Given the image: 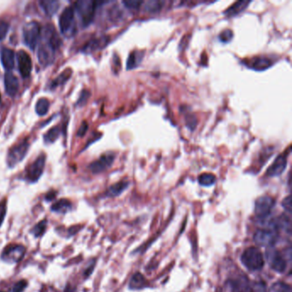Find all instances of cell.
<instances>
[{
  "instance_id": "obj_41",
  "label": "cell",
  "mask_w": 292,
  "mask_h": 292,
  "mask_svg": "<svg viewBox=\"0 0 292 292\" xmlns=\"http://www.w3.org/2000/svg\"><path fill=\"white\" fill-rule=\"evenodd\" d=\"M88 129V125L87 124V122H82L81 126L79 128L78 131H77V136L79 137H81V136H85V134L87 133V130Z\"/></svg>"
},
{
  "instance_id": "obj_45",
  "label": "cell",
  "mask_w": 292,
  "mask_h": 292,
  "mask_svg": "<svg viewBox=\"0 0 292 292\" xmlns=\"http://www.w3.org/2000/svg\"><path fill=\"white\" fill-rule=\"evenodd\" d=\"M0 101H1V94H0Z\"/></svg>"
},
{
  "instance_id": "obj_37",
  "label": "cell",
  "mask_w": 292,
  "mask_h": 292,
  "mask_svg": "<svg viewBox=\"0 0 292 292\" xmlns=\"http://www.w3.org/2000/svg\"><path fill=\"white\" fill-rule=\"evenodd\" d=\"M123 4L125 5L126 8H129V9L138 10L142 6L143 2L142 1H133V0L131 1V0H130V1H123Z\"/></svg>"
},
{
  "instance_id": "obj_46",
  "label": "cell",
  "mask_w": 292,
  "mask_h": 292,
  "mask_svg": "<svg viewBox=\"0 0 292 292\" xmlns=\"http://www.w3.org/2000/svg\"><path fill=\"white\" fill-rule=\"evenodd\" d=\"M0 292H4V291H0Z\"/></svg>"
},
{
  "instance_id": "obj_39",
  "label": "cell",
  "mask_w": 292,
  "mask_h": 292,
  "mask_svg": "<svg viewBox=\"0 0 292 292\" xmlns=\"http://www.w3.org/2000/svg\"><path fill=\"white\" fill-rule=\"evenodd\" d=\"M27 286H28V282L26 280L23 279V280L18 281V283H15L12 292H24Z\"/></svg>"
},
{
  "instance_id": "obj_25",
  "label": "cell",
  "mask_w": 292,
  "mask_h": 292,
  "mask_svg": "<svg viewBox=\"0 0 292 292\" xmlns=\"http://www.w3.org/2000/svg\"><path fill=\"white\" fill-rule=\"evenodd\" d=\"M40 5H41V8L43 10L44 12L48 17H52L53 15L55 14L56 12H58V8H59V3H58V1H54V0L41 1Z\"/></svg>"
},
{
  "instance_id": "obj_24",
  "label": "cell",
  "mask_w": 292,
  "mask_h": 292,
  "mask_svg": "<svg viewBox=\"0 0 292 292\" xmlns=\"http://www.w3.org/2000/svg\"><path fill=\"white\" fill-rule=\"evenodd\" d=\"M71 208H72V204L69 200L61 199L56 202L51 207V210L52 212L59 213V214H66L67 212L70 211Z\"/></svg>"
},
{
  "instance_id": "obj_38",
  "label": "cell",
  "mask_w": 292,
  "mask_h": 292,
  "mask_svg": "<svg viewBox=\"0 0 292 292\" xmlns=\"http://www.w3.org/2000/svg\"><path fill=\"white\" fill-rule=\"evenodd\" d=\"M7 213V203L6 200L0 202V226H2Z\"/></svg>"
},
{
  "instance_id": "obj_43",
  "label": "cell",
  "mask_w": 292,
  "mask_h": 292,
  "mask_svg": "<svg viewBox=\"0 0 292 292\" xmlns=\"http://www.w3.org/2000/svg\"><path fill=\"white\" fill-rule=\"evenodd\" d=\"M64 292H76V289L75 287L72 286L71 284H67L65 289H64Z\"/></svg>"
},
{
  "instance_id": "obj_7",
  "label": "cell",
  "mask_w": 292,
  "mask_h": 292,
  "mask_svg": "<svg viewBox=\"0 0 292 292\" xmlns=\"http://www.w3.org/2000/svg\"><path fill=\"white\" fill-rule=\"evenodd\" d=\"M266 260L269 266L275 272L283 273L287 268L286 259L280 252L270 247L266 252Z\"/></svg>"
},
{
  "instance_id": "obj_26",
  "label": "cell",
  "mask_w": 292,
  "mask_h": 292,
  "mask_svg": "<svg viewBox=\"0 0 292 292\" xmlns=\"http://www.w3.org/2000/svg\"><path fill=\"white\" fill-rule=\"evenodd\" d=\"M165 3V2L164 1H159V0H149V1L143 3L144 4L143 8H144L145 12H148V13H156L162 9Z\"/></svg>"
},
{
  "instance_id": "obj_18",
  "label": "cell",
  "mask_w": 292,
  "mask_h": 292,
  "mask_svg": "<svg viewBox=\"0 0 292 292\" xmlns=\"http://www.w3.org/2000/svg\"><path fill=\"white\" fill-rule=\"evenodd\" d=\"M0 58L4 68L7 70H12L15 66V52L9 48H4L0 53Z\"/></svg>"
},
{
  "instance_id": "obj_34",
  "label": "cell",
  "mask_w": 292,
  "mask_h": 292,
  "mask_svg": "<svg viewBox=\"0 0 292 292\" xmlns=\"http://www.w3.org/2000/svg\"><path fill=\"white\" fill-rule=\"evenodd\" d=\"M185 120L187 127L191 130H194L197 125V117L194 116V114H188L186 115Z\"/></svg>"
},
{
  "instance_id": "obj_3",
  "label": "cell",
  "mask_w": 292,
  "mask_h": 292,
  "mask_svg": "<svg viewBox=\"0 0 292 292\" xmlns=\"http://www.w3.org/2000/svg\"><path fill=\"white\" fill-rule=\"evenodd\" d=\"M99 2L90 0H81L75 3V11L80 17L82 26L87 27L93 22Z\"/></svg>"
},
{
  "instance_id": "obj_13",
  "label": "cell",
  "mask_w": 292,
  "mask_h": 292,
  "mask_svg": "<svg viewBox=\"0 0 292 292\" xmlns=\"http://www.w3.org/2000/svg\"><path fill=\"white\" fill-rule=\"evenodd\" d=\"M115 160V153L113 152H108L100 157V159L91 163L89 165L90 171L93 173L99 174L107 171V169L113 165Z\"/></svg>"
},
{
  "instance_id": "obj_35",
  "label": "cell",
  "mask_w": 292,
  "mask_h": 292,
  "mask_svg": "<svg viewBox=\"0 0 292 292\" xmlns=\"http://www.w3.org/2000/svg\"><path fill=\"white\" fill-rule=\"evenodd\" d=\"M90 97V92L87 90H83L81 93V95L79 97L78 101L76 102L77 107H82L87 103Z\"/></svg>"
},
{
  "instance_id": "obj_30",
  "label": "cell",
  "mask_w": 292,
  "mask_h": 292,
  "mask_svg": "<svg viewBox=\"0 0 292 292\" xmlns=\"http://www.w3.org/2000/svg\"><path fill=\"white\" fill-rule=\"evenodd\" d=\"M60 129L59 127H53L44 136V141L47 143H52L58 139V136L60 135Z\"/></svg>"
},
{
  "instance_id": "obj_12",
  "label": "cell",
  "mask_w": 292,
  "mask_h": 292,
  "mask_svg": "<svg viewBox=\"0 0 292 292\" xmlns=\"http://www.w3.org/2000/svg\"><path fill=\"white\" fill-rule=\"evenodd\" d=\"M278 239L277 232L271 230H258L254 235V241L257 245L261 247H272Z\"/></svg>"
},
{
  "instance_id": "obj_17",
  "label": "cell",
  "mask_w": 292,
  "mask_h": 292,
  "mask_svg": "<svg viewBox=\"0 0 292 292\" xmlns=\"http://www.w3.org/2000/svg\"><path fill=\"white\" fill-rule=\"evenodd\" d=\"M5 87L6 92L11 97H14L19 90V81L16 75L12 72L6 73L5 75Z\"/></svg>"
},
{
  "instance_id": "obj_1",
  "label": "cell",
  "mask_w": 292,
  "mask_h": 292,
  "mask_svg": "<svg viewBox=\"0 0 292 292\" xmlns=\"http://www.w3.org/2000/svg\"><path fill=\"white\" fill-rule=\"evenodd\" d=\"M41 39V44L38 50V58L41 65L48 66L55 60L56 53L62 42L55 28L52 24H47L44 28Z\"/></svg>"
},
{
  "instance_id": "obj_9",
  "label": "cell",
  "mask_w": 292,
  "mask_h": 292,
  "mask_svg": "<svg viewBox=\"0 0 292 292\" xmlns=\"http://www.w3.org/2000/svg\"><path fill=\"white\" fill-rule=\"evenodd\" d=\"M47 156L45 153H41L37 159L29 165L26 171V179L30 182H37L43 174L45 165H46Z\"/></svg>"
},
{
  "instance_id": "obj_22",
  "label": "cell",
  "mask_w": 292,
  "mask_h": 292,
  "mask_svg": "<svg viewBox=\"0 0 292 292\" xmlns=\"http://www.w3.org/2000/svg\"><path fill=\"white\" fill-rule=\"evenodd\" d=\"M232 290L233 292H249L250 286L248 278L245 276L237 277V279L232 282Z\"/></svg>"
},
{
  "instance_id": "obj_8",
  "label": "cell",
  "mask_w": 292,
  "mask_h": 292,
  "mask_svg": "<svg viewBox=\"0 0 292 292\" xmlns=\"http://www.w3.org/2000/svg\"><path fill=\"white\" fill-rule=\"evenodd\" d=\"M26 253L25 247L21 244H10L6 246L1 255V259L8 263H18L23 260Z\"/></svg>"
},
{
  "instance_id": "obj_2",
  "label": "cell",
  "mask_w": 292,
  "mask_h": 292,
  "mask_svg": "<svg viewBox=\"0 0 292 292\" xmlns=\"http://www.w3.org/2000/svg\"><path fill=\"white\" fill-rule=\"evenodd\" d=\"M241 260L246 268L252 272L260 271L263 268L265 264L263 255L256 247H250L244 250L241 256Z\"/></svg>"
},
{
  "instance_id": "obj_4",
  "label": "cell",
  "mask_w": 292,
  "mask_h": 292,
  "mask_svg": "<svg viewBox=\"0 0 292 292\" xmlns=\"http://www.w3.org/2000/svg\"><path fill=\"white\" fill-rule=\"evenodd\" d=\"M41 25L37 22H30L24 26L23 30V38L27 47L32 51H35L37 47L38 42L41 39Z\"/></svg>"
},
{
  "instance_id": "obj_31",
  "label": "cell",
  "mask_w": 292,
  "mask_h": 292,
  "mask_svg": "<svg viewBox=\"0 0 292 292\" xmlns=\"http://www.w3.org/2000/svg\"><path fill=\"white\" fill-rule=\"evenodd\" d=\"M47 221L46 220H41L33 228L32 233L35 237H40L45 234L47 231Z\"/></svg>"
},
{
  "instance_id": "obj_15",
  "label": "cell",
  "mask_w": 292,
  "mask_h": 292,
  "mask_svg": "<svg viewBox=\"0 0 292 292\" xmlns=\"http://www.w3.org/2000/svg\"><path fill=\"white\" fill-rule=\"evenodd\" d=\"M244 64L246 66L249 67L252 70L262 71V70H267L268 68L272 66L273 61L272 58H268L266 56H255L246 60Z\"/></svg>"
},
{
  "instance_id": "obj_29",
  "label": "cell",
  "mask_w": 292,
  "mask_h": 292,
  "mask_svg": "<svg viewBox=\"0 0 292 292\" xmlns=\"http://www.w3.org/2000/svg\"><path fill=\"white\" fill-rule=\"evenodd\" d=\"M198 182L201 185L209 187L216 182V176L212 173H203L198 177Z\"/></svg>"
},
{
  "instance_id": "obj_40",
  "label": "cell",
  "mask_w": 292,
  "mask_h": 292,
  "mask_svg": "<svg viewBox=\"0 0 292 292\" xmlns=\"http://www.w3.org/2000/svg\"><path fill=\"white\" fill-rule=\"evenodd\" d=\"M282 207L285 209L287 212L291 213V197L290 196L285 197L282 202Z\"/></svg>"
},
{
  "instance_id": "obj_19",
  "label": "cell",
  "mask_w": 292,
  "mask_h": 292,
  "mask_svg": "<svg viewBox=\"0 0 292 292\" xmlns=\"http://www.w3.org/2000/svg\"><path fill=\"white\" fill-rule=\"evenodd\" d=\"M251 3L250 1H237L235 2L232 6H230L224 14L226 15L228 18H233L235 16L240 14L244 10L249 6V4Z\"/></svg>"
},
{
  "instance_id": "obj_20",
  "label": "cell",
  "mask_w": 292,
  "mask_h": 292,
  "mask_svg": "<svg viewBox=\"0 0 292 292\" xmlns=\"http://www.w3.org/2000/svg\"><path fill=\"white\" fill-rule=\"evenodd\" d=\"M144 57V52L139 50H134L130 53L127 59V70H132L134 68L138 66Z\"/></svg>"
},
{
  "instance_id": "obj_16",
  "label": "cell",
  "mask_w": 292,
  "mask_h": 292,
  "mask_svg": "<svg viewBox=\"0 0 292 292\" xmlns=\"http://www.w3.org/2000/svg\"><path fill=\"white\" fill-rule=\"evenodd\" d=\"M109 41H110V38L107 35H102L99 37L93 38L86 43V45L82 47L81 51L85 53H91L98 50L103 49L108 45Z\"/></svg>"
},
{
  "instance_id": "obj_28",
  "label": "cell",
  "mask_w": 292,
  "mask_h": 292,
  "mask_svg": "<svg viewBox=\"0 0 292 292\" xmlns=\"http://www.w3.org/2000/svg\"><path fill=\"white\" fill-rule=\"evenodd\" d=\"M71 74H72V70H70V69H67V70H64V72L61 73L60 75H58L55 80H53L52 83V87H58L62 84L65 83L70 78Z\"/></svg>"
},
{
  "instance_id": "obj_27",
  "label": "cell",
  "mask_w": 292,
  "mask_h": 292,
  "mask_svg": "<svg viewBox=\"0 0 292 292\" xmlns=\"http://www.w3.org/2000/svg\"><path fill=\"white\" fill-rule=\"evenodd\" d=\"M49 107V101L46 98H41L36 103L35 112H36L39 116H45L48 113Z\"/></svg>"
},
{
  "instance_id": "obj_14",
  "label": "cell",
  "mask_w": 292,
  "mask_h": 292,
  "mask_svg": "<svg viewBox=\"0 0 292 292\" xmlns=\"http://www.w3.org/2000/svg\"><path fill=\"white\" fill-rule=\"evenodd\" d=\"M18 58V69L24 78L29 77L33 69L32 59L28 52L24 50H20L17 54Z\"/></svg>"
},
{
  "instance_id": "obj_5",
  "label": "cell",
  "mask_w": 292,
  "mask_h": 292,
  "mask_svg": "<svg viewBox=\"0 0 292 292\" xmlns=\"http://www.w3.org/2000/svg\"><path fill=\"white\" fill-rule=\"evenodd\" d=\"M29 148V142L28 139H24L17 145H14L9 150L7 155V165L10 168H13L18 165L21 161L24 160Z\"/></svg>"
},
{
  "instance_id": "obj_21",
  "label": "cell",
  "mask_w": 292,
  "mask_h": 292,
  "mask_svg": "<svg viewBox=\"0 0 292 292\" xmlns=\"http://www.w3.org/2000/svg\"><path fill=\"white\" fill-rule=\"evenodd\" d=\"M129 185H130V182L125 181V180L117 182L107 189V196L109 197H119L129 187Z\"/></svg>"
},
{
  "instance_id": "obj_32",
  "label": "cell",
  "mask_w": 292,
  "mask_h": 292,
  "mask_svg": "<svg viewBox=\"0 0 292 292\" xmlns=\"http://www.w3.org/2000/svg\"><path fill=\"white\" fill-rule=\"evenodd\" d=\"M269 292H292V289L288 283L278 281L272 284Z\"/></svg>"
},
{
  "instance_id": "obj_33",
  "label": "cell",
  "mask_w": 292,
  "mask_h": 292,
  "mask_svg": "<svg viewBox=\"0 0 292 292\" xmlns=\"http://www.w3.org/2000/svg\"><path fill=\"white\" fill-rule=\"evenodd\" d=\"M219 38H220V41L224 42V43H228V42L232 41V38H233V32L231 29H225L224 31L220 33Z\"/></svg>"
},
{
  "instance_id": "obj_36",
  "label": "cell",
  "mask_w": 292,
  "mask_h": 292,
  "mask_svg": "<svg viewBox=\"0 0 292 292\" xmlns=\"http://www.w3.org/2000/svg\"><path fill=\"white\" fill-rule=\"evenodd\" d=\"M9 24L5 21H0V41H3L9 31Z\"/></svg>"
},
{
  "instance_id": "obj_44",
  "label": "cell",
  "mask_w": 292,
  "mask_h": 292,
  "mask_svg": "<svg viewBox=\"0 0 292 292\" xmlns=\"http://www.w3.org/2000/svg\"><path fill=\"white\" fill-rule=\"evenodd\" d=\"M56 197V193L55 192H49L48 194H47V197H46V199L47 201H52V200L54 199Z\"/></svg>"
},
{
  "instance_id": "obj_11",
  "label": "cell",
  "mask_w": 292,
  "mask_h": 292,
  "mask_svg": "<svg viewBox=\"0 0 292 292\" xmlns=\"http://www.w3.org/2000/svg\"><path fill=\"white\" fill-rule=\"evenodd\" d=\"M275 205L273 198L268 196L260 197L255 202V212L259 219L265 220L272 213Z\"/></svg>"
},
{
  "instance_id": "obj_42",
  "label": "cell",
  "mask_w": 292,
  "mask_h": 292,
  "mask_svg": "<svg viewBox=\"0 0 292 292\" xmlns=\"http://www.w3.org/2000/svg\"><path fill=\"white\" fill-rule=\"evenodd\" d=\"M93 267H94V264H92L91 266H89V267H87V268L86 269L85 273H84V275H85V277H86V278L88 277V276H89V275L92 273V272H93Z\"/></svg>"
},
{
  "instance_id": "obj_10",
  "label": "cell",
  "mask_w": 292,
  "mask_h": 292,
  "mask_svg": "<svg viewBox=\"0 0 292 292\" xmlns=\"http://www.w3.org/2000/svg\"><path fill=\"white\" fill-rule=\"evenodd\" d=\"M289 154H290V146L288 147L287 150L283 151V153H280L275 159L272 165L267 169L266 176H270V177L280 176L286 168Z\"/></svg>"
},
{
  "instance_id": "obj_6",
  "label": "cell",
  "mask_w": 292,
  "mask_h": 292,
  "mask_svg": "<svg viewBox=\"0 0 292 292\" xmlns=\"http://www.w3.org/2000/svg\"><path fill=\"white\" fill-rule=\"evenodd\" d=\"M59 27L62 34L68 37L75 33V11L71 6L66 7L60 15Z\"/></svg>"
},
{
  "instance_id": "obj_23",
  "label": "cell",
  "mask_w": 292,
  "mask_h": 292,
  "mask_svg": "<svg viewBox=\"0 0 292 292\" xmlns=\"http://www.w3.org/2000/svg\"><path fill=\"white\" fill-rule=\"evenodd\" d=\"M129 286L131 289H144L145 287L148 286V282L146 280L143 275L137 272L132 276Z\"/></svg>"
}]
</instances>
